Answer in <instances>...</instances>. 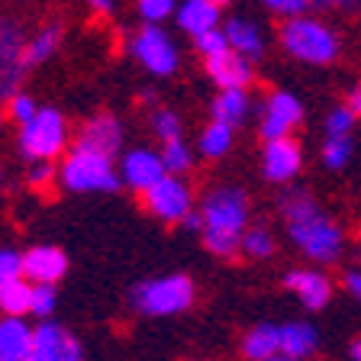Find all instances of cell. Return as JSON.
Instances as JSON below:
<instances>
[{"mask_svg":"<svg viewBox=\"0 0 361 361\" xmlns=\"http://www.w3.org/2000/svg\"><path fill=\"white\" fill-rule=\"evenodd\" d=\"M281 219L290 245L316 264H336L345 255V229L319 207L310 190L290 188L281 197Z\"/></svg>","mask_w":361,"mask_h":361,"instance_id":"6da1fadb","label":"cell"},{"mask_svg":"<svg viewBox=\"0 0 361 361\" xmlns=\"http://www.w3.org/2000/svg\"><path fill=\"white\" fill-rule=\"evenodd\" d=\"M180 226H184L188 233H197V235H203V213H200V207H197V210L190 213V216L184 219V223H180Z\"/></svg>","mask_w":361,"mask_h":361,"instance_id":"b9f144b4","label":"cell"},{"mask_svg":"<svg viewBox=\"0 0 361 361\" xmlns=\"http://www.w3.org/2000/svg\"><path fill=\"white\" fill-rule=\"evenodd\" d=\"M355 123H358V116L345 104H338L326 113V135H352Z\"/></svg>","mask_w":361,"mask_h":361,"instance_id":"e575fe53","label":"cell"},{"mask_svg":"<svg viewBox=\"0 0 361 361\" xmlns=\"http://www.w3.org/2000/svg\"><path fill=\"white\" fill-rule=\"evenodd\" d=\"M190 42H194V49L200 52V59H213V55H219V52H229V39H226L223 26H219V30L203 32V36L190 39Z\"/></svg>","mask_w":361,"mask_h":361,"instance_id":"d590c367","label":"cell"},{"mask_svg":"<svg viewBox=\"0 0 361 361\" xmlns=\"http://www.w3.org/2000/svg\"><path fill=\"white\" fill-rule=\"evenodd\" d=\"M268 361H307V358H290V355L281 352V355H274V358H268Z\"/></svg>","mask_w":361,"mask_h":361,"instance_id":"f6af8a7d","label":"cell"},{"mask_svg":"<svg viewBox=\"0 0 361 361\" xmlns=\"http://www.w3.org/2000/svg\"><path fill=\"white\" fill-rule=\"evenodd\" d=\"M303 168V149L293 135H284V139H271L264 142L262 152V174L271 184H290Z\"/></svg>","mask_w":361,"mask_h":361,"instance_id":"7c38bea8","label":"cell"},{"mask_svg":"<svg viewBox=\"0 0 361 361\" xmlns=\"http://www.w3.org/2000/svg\"><path fill=\"white\" fill-rule=\"evenodd\" d=\"M203 248L216 258H235L248 223V194L235 184H219L203 194Z\"/></svg>","mask_w":361,"mask_h":361,"instance_id":"7a4b0ae2","label":"cell"},{"mask_svg":"<svg viewBox=\"0 0 361 361\" xmlns=\"http://www.w3.org/2000/svg\"><path fill=\"white\" fill-rule=\"evenodd\" d=\"M165 161H161V152L149 149V145H135L126 155H120V178L129 190L142 197L145 190H152L158 180L165 178Z\"/></svg>","mask_w":361,"mask_h":361,"instance_id":"8fae6325","label":"cell"},{"mask_svg":"<svg viewBox=\"0 0 361 361\" xmlns=\"http://www.w3.org/2000/svg\"><path fill=\"white\" fill-rule=\"evenodd\" d=\"M197 300V287L188 274H161V278H149L129 290V307L135 313L161 319V316H178L190 310Z\"/></svg>","mask_w":361,"mask_h":361,"instance_id":"5b68a950","label":"cell"},{"mask_svg":"<svg viewBox=\"0 0 361 361\" xmlns=\"http://www.w3.org/2000/svg\"><path fill=\"white\" fill-rule=\"evenodd\" d=\"M26 184L39 194L52 190V184H59V165L55 161H30L26 168Z\"/></svg>","mask_w":361,"mask_h":361,"instance_id":"d6a6232c","label":"cell"},{"mask_svg":"<svg viewBox=\"0 0 361 361\" xmlns=\"http://www.w3.org/2000/svg\"><path fill=\"white\" fill-rule=\"evenodd\" d=\"M0 361H10V358H4V355H0Z\"/></svg>","mask_w":361,"mask_h":361,"instance_id":"f907efd6","label":"cell"},{"mask_svg":"<svg viewBox=\"0 0 361 361\" xmlns=\"http://www.w3.org/2000/svg\"><path fill=\"white\" fill-rule=\"evenodd\" d=\"M281 49L303 65H332L342 52V39L319 13L290 16L281 23Z\"/></svg>","mask_w":361,"mask_h":361,"instance_id":"277c9868","label":"cell"},{"mask_svg":"<svg viewBox=\"0 0 361 361\" xmlns=\"http://www.w3.org/2000/svg\"><path fill=\"white\" fill-rule=\"evenodd\" d=\"M345 106L361 120V81L355 84V87H348V94H345Z\"/></svg>","mask_w":361,"mask_h":361,"instance_id":"60d3db41","label":"cell"},{"mask_svg":"<svg viewBox=\"0 0 361 361\" xmlns=\"http://www.w3.org/2000/svg\"><path fill=\"white\" fill-rule=\"evenodd\" d=\"M123 142H126V133H123V123L120 116H113V113H94L90 120H84L81 133H78V145L84 149H94L100 155H123Z\"/></svg>","mask_w":361,"mask_h":361,"instance_id":"5bb4252c","label":"cell"},{"mask_svg":"<svg viewBox=\"0 0 361 361\" xmlns=\"http://www.w3.org/2000/svg\"><path fill=\"white\" fill-rule=\"evenodd\" d=\"M87 7L100 16H110L113 10H116V0H87Z\"/></svg>","mask_w":361,"mask_h":361,"instance_id":"7bdbcfd3","label":"cell"},{"mask_svg":"<svg viewBox=\"0 0 361 361\" xmlns=\"http://www.w3.org/2000/svg\"><path fill=\"white\" fill-rule=\"evenodd\" d=\"M316 348H319V332L313 323L307 319H290V323H281V352L290 355V358H313Z\"/></svg>","mask_w":361,"mask_h":361,"instance_id":"603a6c76","label":"cell"},{"mask_svg":"<svg viewBox=\"0 0 361 361\" xmlns=\"http://www.w3.org/2000/svg\"><path fill=\"white\" fill-rule=\"evenodd\" d=\"M68 135H71V126L65 113L55 106H39L36 116L20 126L16 149L26 161H59L68 152Z\"/></svg>","mask_w":361,"mask_h":361,"instance_id":"8992f818","label":"cell"},{"mask_svg":"<svg viewBox=\"0 0 361 361\" xmlns=\"http://www.w3.org/2000/svg\"><path fill=\"white\" fill-rule=\"evenodd\" d=\"M59 184L71 194H113L123 188L120 161L75 142L59 158Z\"/></svg>","mask_w":361,"mask_h":361,"instance_id":"3957f363","label":"cell"},{"mask_svg":"<svg viewBox=\"0 0 361 361\" xmlns=\"http://www.w3.org/2000/svg\"><path fill=\"white\" fill-rule=\"evenodd\" d=\"M126 52L133 55V59L142 65L145 75H152V78H171L180 65L178 42H174L161 26H155V23H145V26H139V30L129 36Z\"/></svg>","mask_w":361,"mask_h":361,"instance_id":"52a82bcc","label":"cell"},{"mask_svg":"<svg viewBox=\"0 0 361 361\" xmlns=\"http://www.w3.org/2000/svg\"><path fill=\"white\" fill-rule=\"evenodd\" d=\"M36 348V326L26 323V316H4L0 319V355L10 361L30 358Z\"/></svg>","mask_w":361,"mask_h":361,"instance_id":"d6986e66","label":"cell"},{"mask_svg":"<svg viewBox=\"0 0 361 361\" xmlns=\"http://www.w3.org/2000/svg\"><path fill=\"white\" fill-rule=\"evenodd\" d=\"M252 97H248V87H229V90H219L216 100H213V120L223 123L229 129H239L242 123L252 116Z\"/></svg>","mask_w":361,"mask_h":361,"instance_id":"44dd1931","label":"cell"},{"mask_svg":"<svg viewBox=\"0 0 361 361\" xmlns=\"http://www.w3.org/2000/svg\"><path fill=\"white\" fill-rule=\"evenodd\" d=\"M342 287H345V293L361 307V268L358 264H355V268H345V274H342Z\"/></svg>","mask_w":361,"mask_h":361,"instance_id":"ab89813d","label":"cell"},{"mask_svg":"<svg viewBox=\"0 0 361 361\" xmlns=\"http://www.w3.org/2000/svg\"><path fill=\"white\" fill-rule=\"evenodd\" d=\"M149 126H152V133H155L161 142L184 139V123H180V116L174 110H168V106H158V110H152Z\"/></svg>","mask_w":361,"mask_h":361,"instance_id":"f546056e","label":"cell"},{"mask_svg":"<svg viewBox=\"0 0 361 361\" xmlns=\"http://www.w3.org/2000/svg\"><path fill=\"white\" fill-rule=\"evenodd\" d=\"M55 307H59V293H55V284H32L30 316H36V319H52Z\"/></svg>","mask_w":361,"mask_h":361,"instance_id":"836d02e7","label":"cell"},{"mask_svg":"<svg viewBox=\"0 0 361 361\" xmlns=\"http://www.w3.org/2000/svg\"><path fill=\"white\" fill-rule=\"evenodd\" d=\"M352 152H355V142L352 135H326L323 139V165L329 171H342V168L352 161Z\"/></svg>","mask_w":361,"mask_h":361,"instance_id":"f1b7e54d","label":"cell"},{"mask_svg":"<svg viewBox=\"0 0 361 361\" xmlns=\"http://www.w3.org/2000/svg\"><path fill=\"white\" fill-rule=\"evenodd\" d=\"M68 271V255L59 245H32L23 252V278L32 284H59Z\"/></svg>","mask_w":361,"mask_h":361,"instance_id":"e0dca14e","label":"cell"},{"mask_svg":"<svg viewBox=\"0 0 361 361\" xmlns=\"http://www.w3.org/2000/svg\"><path fill=\"white\" fill-rule=\"evenodd\" d=\"M161 161H165V171L168 174H184L194 168V149H190L184 139H171V142H161Z\"/></svg>","mask_w":361,"mask_h":361,"instance_id":"83f0119b","label":"cell"},{"mask_svg":"<svg viewBox=\"0 0 361 361\" xmlns=\"http://www.w3.org/2000/svg\"><path fill=\"white\" fill-rule=\"evenodd\" d=\"M23 361H42V358H36V355H30V358H23Z\"/></svg>","mask_w":361,"mask_h":361,"instance_id":"c3c4849f","label":"cell"},{"mask_svg":"<svg viewBox=\"0 0 361 361\" xmlns=\"http://www.w3.org/2000/svg\"><path fill=\"white\" fill-rule=\"evenodd\" d=\"M4 120H7V113H0V129H4Z\"/></svg>","mask_w":361,"mask_h":361,"instance_id":"7dc6e473","label":"cell"},{"mask_svg":"<svg viewBox=\"0 0 361 361\" xmlns=\"http://www.w3.org/2000/svg\"><path fill=\"white\" fill-rule=\"evenodd\" d=\"M226 30V39H229V49L239 55H245L248 61H258L264 55V32L262 26H258L252 16H229V20L223 23Z\"/></svg>","mask_w":361,"mask_h":361,"instance_id":"ffe728a7","label":"cell"},{"mask_svg":"<svg viewBox=\"0 0 361 361\" xmlns=\"http://www.w3.org/2000/svg\"><path fill=\"white\" fill-rule=\"evenodd\" d=\"M213 4H216L219 10H226V7H229V4H233V0H213Z\"/></svg>","mask_w":361,"mask_h":361,"instance_id":"bcb514c9","label":"cell"},{"mask_svg":"<svg viewBox=\"0 0 361 361\" xmlns=\"http://www.w3.org/2000/svg\"><path fill=\"white\" fill-rule=\"evenodd\" d=\"M268 13L281 16V20H290V16H303L313 13V0H258Z\"/></svg>","mask_w":361,"mask_h":361,"instance_id":"8d00e7d4","label":"cell"},{"mask_svg":"<svg viewBox=\"0 0 361 361\" xmlns=\"http://www.w3.org/2000/svg\"><path fill=\"white\" fill-rule=\"evenodd\" d=\"M23 278V252L16 248H0V281Z\"/></svg>","mask_w":361,"mask_h":361,"instance_id":"74e56055","label":"cell"},{"mask_svg":"<svg viewBox=\"0 0 361 361\" xmlns=\"http://www.w3.org/2000/svg\"><path fill=\"white\" fill-rule=\"evenodd\" d=\"M361 0H313V13H358Z\"/></svg>","mask_w":361,"mask_h":361,"instance_id":"f35d334b","label":"cell"},{"mask_svg":"<svg viewBox=\"0 0 361 361\" xmlns=\"http://www.w3.org/2000/svg\"><path fill=\"white\" fill-rule=\"evenodd\" d=\"M284 287L307 310H326L332 300V281L319 268H290L284 274Z\"/></svg>","mask_w":361,"mask_h":361,"instance_id":"9a60e30c","label":"cell"},{"mask_svg":"<svg viewBox=\"0 0 361 361\" xmlns=\"http://www.w3.org/2000/svg\"><path fill=\"white\" fill-rule=\"evenodd\" d=\"M32 307V281L10 278L0 281V313L4 316H30Z\"/></svg>","mask_w":361,"mask_h":361,"instance_id":"d4e9b609","label":"cell"},{"mask_svg":"<svg viewBox=\"0 0 361 361\" xmlns=\"http://www.w3.org/2000/svg\"><path fill=\"white\" fill-rule=\"evenodd\" d=\"M233 139H235V129H229V126H223V123L213 120L210 126H203V133L197 135V152H200L203 158L216 161V158L229 155V149H233Z\"/></svg>","mask_w":361,"mask_h":361,"instance_id":"4316f807","label":"cell"},{"mask_svg":"<svg viewBox=\"0 0 361 361\" xmlns=\"http://www.w3.org/2000/svg\"><path fill=\"white\" fill-rule=\"evenodd\" d=\"M203 71L216 84L219 90H229V87H248L255 81V61H248L245 55L239 52H219L213 59H203Z\"/></svg>","mask_w":361,"mask_h":361,"instance_id":"2e32d148","label":"cell"},{"mask_svg":"<svg viewBox=\"0 0 361 361\" xmlns=\"http://www.w3.org/2000/svg\"><path fill=\"white\" fill-rule=\"evenodd\" d=\"M274 252H278V239H274L268 226L264 223L248 226L245 235H242L239 255L248 258V262H268V258H274Z\"/></svg>","mask_w":361,"mask_h":361,"instance_id":"484cf974","label":"cell"},{"mask_svg":"<svg viewBox=\"0 0 361 361\" xmlns=\"http://www.w3.org/2000/svg\"><path fill=\"white\" fill-rule=\"evenodd\" d=\"M348 361H361V338L348 342Z\"/></svg>","mask_w":361,"mask_h":361,"instance_id":"ee69618b","label":"cell"},{"mask_svg":"<svg viewBox=\"0 0 361 361\" xmlns=\"http://www.w3.org/2000/svg\"><path fill=\"white\" fill-rule=\"evenodd\" d=\"M174 20H178L180 32H188L190 39H197V36H203V32L223 26V10H219L213 0H180Z\"/></svg>","mask_w":361,"mask_h":361,"instance_id":"ac0fdd59","label":"cell"},{"mask_svg":"<svg viewBox=\"0 0 361 361\" xmlns=\"http://www.w3.org/2000/svg\"><path fill=\"white\" fill-rule=\"evenodd\" d=\"M178 0H135V13L142 16V23H155V26L171 20L178 13Z\"/></svg>","mask_w":361,"mask_h":361,"instance_id":"4dcf8cb0","label":"cell"},{"mask_svg":"<svg viewBox=\"0 0 361 361\" xmlns=\"http://www.w3.org/2000/svg\"><path fill=\"white\" fill-rule=\"evenodd\" d=\"M242 358L245 361H268L281 355V326L278 323H255L242 336Z\"/></svg>","mask_w":361,"mask_h":361,"instance_id":"7402d4cb","label":"cell"},{"mask_svg":"<svg viewBox=\"0 0 361 361\" xmlns=\"http://www.w3.org/2000/svg\"><path fill=\"white\" fill-rule=\"evenodd\" d=\"M59 45H61V26L59 23H45V26H39V30L30 36V42H26V68L45 65V61L59 52Z\"/></svg>","mask_w":361,"mask_h":361,"instance_id":"cb8c5ba5","label":"cell"},{"mask_svg":"<svg viewBox=\"0 0 361 361\" xmlns=\"http://www.w3.org/2000/svg\"><path fill=\"white\" fill-rule=\"evenodd\" d=\"M142 203L149 210V216H155L158 223H168V226H180L197 210L194 190H190V184L180 174H165L155 188L142 194Z\"/></svg>","mask_w":361,"mask_h":361,"instance_id":"9c48e42d","label":"cell"},{"mask_svg":"<svg viewBox=\"0 0 361 361\" xmlns=\"http://www.w3.org/2000/svg\"><path fill=\"white\" fill-rule=\"evenodd\" d=\"M26 30L23 23L10 13H0V104H7L13 97L23 81V75L30 71L26 68Z\"/></svg>","mask_w":361,"mask_h":361,"instance_id":"ba28073f","label":"cell"},{"mask_svg":"<svg viewBox=\"0 0 361 361\" xmlns=\"http://www.w3.org/2000/svg\"><path fill=\"white\" fill-rule=\"evenodd\" d=\"M0 184H4V168H0Z\"/></svg>","mask_w":361,"mask_h":361,"instance_id":"681fc988","label":"cell"},{"mask_svg":"<svg viewBox=\"0 0 361 361\" xmlns=\"http://www.w3.org/2000/svg\"><path fill=\"white\" fill-rule=\"evenodd\" d=\"M303 123V104L290 90H271L262 104V116H258V133L264 142L271 139H284L293 135V129Z\"/></svg>","mask_w":361,"mask_h":361,"instance_id":"30bf717a","label":"cell"},{"mask_svg":"<svg viewBox=\"0 0 361 361\" xmlns=\"http://www.w3.org/2000/svg\"><path fill=\"white\" fill-rule=\"evenodd\" d=\"M32 355L42 361H84V345H81V338L71 329H65L61 323L39 319Z\"/></svg>","mask_w":361,"mask_h":361,"instance_id":"4fadbf2b","label":"cell"},{"mask_svg":"<svg viewBox=\"0 0 361 361\" xmlns=\"http://www.w3.org/2000/svg\"><path fill=\"white\" fill-rule=\"evenodd\" d=\"M4 113H7V120H13L16 126H23V123H30L32 116L39 113V104L32 94H26V90H16L13 97L4 104Z\"/></svg>","mask_w":361,"mask_h":361,"instance_id":"1f68e13d","label":"cell"}]
</instances>
